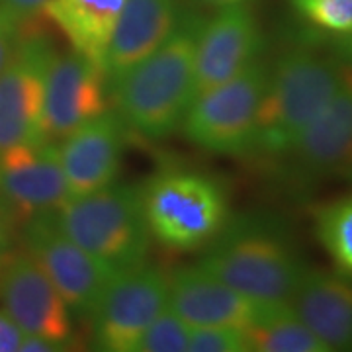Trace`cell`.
Here are the masks:
<instances>
[{
	"instance_id": "cell-21",
	"label": "cell",
	"mask_w": 352,
	"mask_h": 352,
	"mask_svg": "<svg viewBox=\"0 0 352 352\" xmlns=\"http://www.w3.org/2000/svg\"><path fill=\"white\" fill-rule=\"evenodd\" d=\"M314 229L335 270L352 276V194L317 206Z\"/></svg>"
},
{
	"instance_id": "cell-24",
	"label": "cell",
	"mask_w": 352,
	"mask_h": 352,
	"mask_svg": "<svg viewBox=\"0 0 352 352\" xmlns=\"http://www.w3.org/2000/svg\"><path fill=\"white\" fill-rule=\"evenodd\" d=\"M188 352H249V342L241 329L190 325Z\"/></svg>"
},
{
	"instance_id": "cell-17",
	"label": "cell",
	"mask_w": 352,
	"mask_h": 352,
	"mask_svg": "<svg viewBox=\"0 0 352 352\" xmlns=\"http://www.w3.org/2000/svg\"><path fill=\"white\" fill-rule=\"evenodd\" d=\"M289 305L331 351H352V276L305 268Z\"/></svg>"
},
{
	"instance_id": "cell-5",
	"label": "cell",
	"mask_w": 352,
	"mask_h": 352,
	"mask_svg": "<svg viewBox=\"0 0 352 352\" xmlns=\"http://www.w3.org/2000/svg\"><path fill=\"white\" fill-rule=\"evenodd\" d=\"M145 219L155 239L175 252L204 249L231 217L223 184L198 170H164L143 188Z\"/></svg>"
},
{
	"instance_id": "cell-10",
	"label": "cell",
	"mask_w": 352,
	"mask_h": 352,
	"mask_svg": "<svg viewBox=\"0 0 352 352\" xmlns=\"http://www.w3.org/2000/svg\"><path fill=\"white\" fill-rule=\"evenodd\" d=\"M286 176L303 190L321 180L352 176V71L282 159Z\"/></svg>"
},
{
	"instance_id": "cell-13",
	"label": "cell",
	"mask_w": 352,
	"mask_h": 352,
	"mask_svg": "<svg viewBox=\"0 0 352 352\" xmlns=\"http://www.w3.org/2000/svg\"><path fill=\"white\" fill-rule=\"evenodd\" d=\"M104 67L69 51L53 57L43 94V138L59 143L76 127L108 110Z\"/></svg>"
},
{
	"instance_id": "cell-12",
	"label": "cell",
	"mask_w": 352,
	"mask_h": 352,
	"mask_svg": "<svg viewBox=\"0 0 352 352\" xmlns=\"http://www.w3.org/2000/svg\"><path fill=\"white\" fill-rule=\"evenodd\" d=\"M0 302L8 317L28 335L73 342V314L28 251H10L2 258Z\"/></svg>"
},
{
	"instance_id": "cell-30",
	"label": "cell",
	"mask_w": 352,
	"mask_h": 352,
	"mask_svg": "<svg viewBox=\"0 0 352 352\" xmlns=\"http://www.w3.org/2000/svg\"><path fill=\"white\" fill-rule=\"evenodd\" d=\"M10 219L6 217L4 210L0 208V263L10 252V231H8Z\"/></svg>"
},
{
	"instance_id": "cell-19",
	"label": "cell",
	"mask_w": 352,
	"mask_h": 352,
	"mask_svg": "<svg viewBox=\"0 0 352 352\" xmlns=\"http://www.w3.org/2000/svg\"><path fill=\"white\" fill-rule=\"evenodd\" d=\"M126 0H47L41 14L57 25L71 50L104 67Z\"/></svg>"
},
{
	"instance_id": "cell-31",
	"label": "cell",
	"mask_w": 352,
	"mask_h": 352,
	"mask_svg": "<svg viewBox=\"0 0 352 352\" xmlns=\"http://www.w3.org/2000/svg\"><path fill=\"white\" fill-rule=\"evenodd\" d=\"M206 6H214V8H223V6H233V4H245L247 0H196Z\"/></svg>"
},
{
	"instance_id": "cell-11",
	"label": "cell",
	"mask_w": 352,
	"mask_h": 352,
	"mask_svg": "<svg viewBox=\"0 0 352 352\" xmlns=\"http://www.w3.org/2000/svg\"><path fill=\"white\" fill-rule=\"evenodd\" d=\"M69 198L59 145L36 141L0 153V208L14 221L57 210Z\"/></svg>"
},
{
	"instance_id": "cell-4",
	"label": "cell",
	"mask_w": 352,
	"mask_h": 352,
	"mask_svg": "<svg viewBox=\"0 0 352 352\" xmlns=\"http://www.w3.org/2000/svg\"><path fill=\"white\" fill-rule=\"evenodd\" d=\"M53 217L65 235L116 274L147 261L151 233L143 188L135 184L112 182L85 196L67 198L53 210Z\"/></svg>"
},
{
	"instance_id": "cell-15",
	"label": "cell",
	"mask_w": 352,
	"mask_h": 352,
	"mask_svg": "<svg viewBox=\"0 0 352 352\" xmlns=\"http://www.w3.org/2000/svg\"><path fill=\"white\" fill-rule=\"evenodd\" d=\"M126 129L120 113L106 110L57 143L69 198L104 188L118 178L126 151Z\"/></svg>"
},
{
	"instance_id": "cell-23",
	"label": "cell",
	"mask_w": 352,
	"mask_h": 352,
	"mask_svg": "<svg viewBox=\"0 0 352 352\" xmlns=\"http://www.w3.org/2000/svg\"><path fill=\"white\" fill-rule=\"evenodd\" d=\"M188 344L190 325L166 303L139 337L133 352H188Z\"/></svg>"
},
{
	"instance_id": "cell-16",
	"label": "cell",
	"mask_w": 352,
	"mask_h": 352,
	"mask_svg": "<svg viewBox=\"0 0 352 352\" xmlns=\"http://www.w3.org/2000/svg\"><path fill=\"white\" fill-rule=\"evenodd\" d=\"M272 302H258L231 288L208 270L180 266L168 276V307L188 325H219L247 331Z\"/></svg>"
},
{
	"instance_id": "cell-14",
	"label": "cell",
	"mask_w": 352,
	"mask_h": 352,
	"mask_svg": "<svg viewBox=\"0 0 352 352\" xmlns=\"http://www.w3.org/2000/svg\"><path fill=\"white\" fill-rule=\"evenodd\" d=\"M266 39L247 4L217 8L201 24L196 47L194 96L226 82L263 55Z\"/></svg>"
},
{
	"instance_id": "cell-2",
	"label": "cell",
	"mask_w": 352,
	"mask_h": 352,
	"mask_svg": "<svg viewBox=\"0 0 352 352\" xmlns=\"http://www.w3.org/2000/svg\"><path fill=\"white\" fill-rule=\"evenodd\" d=\"M204 20L184 6L170 36L112 88L124 124L143 139L161 141L182 126L194 98L196 47Z\"/></svg>"
},
{
	"instance_id": "cell-6",
	"label": "cell",
	"mask_w": 352,
	"mask_h": 352,
	"mask_svg": "<svg viewBox=\"0 0 352 352\" xmlns=\"http://www.w3.org/2000/svg\"><path fill=\"white\" fill-rule=\"evenodd\" d=\"M266 75L268 63L256 59L239 75L194 96L180 126L184 138L204 151L247 157Z\"/></svg>"
},
{
	"instance_id": "cell-27",
	"label": "cell",
	"mask_w": 352,
	"mask_h": 352,
	"mask_svg": "<svg viewBox=\"0 0 352 352\" xmlns=\"http://www.w3.org/2000/svg\"><path fill=\"white\" fill-rule=\"evenodd\" d=\"M24 331L14 323L4 309H0V352L20 351Z\"/></svg>"
},
{
	"instance_id": "cell-1",
	"label": "cell",
	"mask_w": 352,
	"mask_h": 352,
	"mask_svg": "<svg viewBox=\"0 0 352 352\" xmlns=\"http://www.w3.org/2000/svg\"><path fill=\"white\" fill-rule=\"evenodd\" d=\"M346 65L315 38L284 50L268 65L251 151L247 157L280 161L296 139L337 94Z\"/></svg>"
},
{
	"instance_id": "cell-26",
	"label": "cell",
	"mask_w": 352,
	"mask_h": 352,
	"mask_svg": "<svg viewBox=\"0 0 352 352\" xmlns=\"http://www.w3.org/2000/svg\"><path fill=\"white\" fill-rule=\"evenodd\" d=\"M47 0H0V8L10 14L20 24H30L41 16V10Z\"/></svg>"
},
{
	"instance_id": "cell-3",
	"label": "cell",
	"mask_w": 352,
	"mask_h": 352,
	"mask_svg": "<svg viewBox=\"0 0 352 352\" xmlns=\"http://www.w3.org/2000/svg\"><path fill=\"white\" fill-rule=\"evenodd\" d=\"M198 266L252 300L272 303H289L307 268L288 226L272 214L229 217Z\"/></svg>"
},
{
	"instance_id": "cell-22",
	"label": "cell",
	"mask_w": 352,
	"mask_h": 352,
	"mask_svg": "<svg viewBox=\"0 0 352 352\" xmlns=\"http://www.w3.org/2000/svg\"><path fill=\"white\" fill-rule=\"evenodd\" d=\"M292 10L314 28V34H352V0H288Z\"/></svg>"
},
{
	"instance_id": "cell-25",
	"label": "cell",
	"mask_w": 352,
	"mask_h": 352,
	"mask_svg": "<svg viewBox=\"0 0 352 352\" xmlns=\"http://www.w3.org/2000/svg\"><path fill=\"white\" fill-rule=\"evenodd\" d=\"M24 25L0 8V73L6 69V65L10 63L12 55L18 50L24 36Z\"/></svg>"
},
{
	"instance_id": "cell-28",
	"label": "cell",
	"mask_w": 352,
	"mask_h": 352,
	"mask_svg": "<svg viewBox=\"0 0 352 352\" xmlns=\"http://www.w3.org/2000/svg\"><path fill=\"white\" fill-rule=\"evenodd\" d=\"M69 349H71V344H67V342L39 337V335H28V333H24V339L20 344L22 352H63Z\"/></svg>"
},
{
	"instance_id": "cell-7",
	"label": "cell",
	"mask_w": 352,
	"mask_h": 352,
	"mask_svg": "<svg viewBox=\"0 0 352 352\" xmlns=\"http://www.w3.org/2000/svg\"><path fill=\"white\" fill-rule=\"evenodd\" d=\"M168 303V276L147 261L118 272L90 315L92 346L104 352H133L151 321Z\"/></svg>"
},
{
	"instance_id": "cell-20",
	"label": "cell",
	"mask_w": 352,
	"mask_h": 352,
	"mask_svg": "<svg viewBox=\"0 0 352 352\" xmlns=\"http://www.w3.org/2000/svg\"><path fill=\"white\" fill-rule=\"evenodd\" d=\"M249 352H329L289 303H268L263 315L245 331Z\"/></svg>"
},
{
	"instance_id": "cell-18",
	"label": "cell",
	"mask_w": 352,
	"mask_h": 352,
	"mask_svg": "<svg viewBox=\"0 0 352 352\" xmlns=\"http://www.w3.org/2000/svg\"><path fill=\"white\" fill-rule=\"evenodd\" d=\"M184 10L180 0H126L104 59L106 80L112 88L129 69L157 50L175 30Z\"/></svg>"
},
{
	"instance_id": "cell-8",
	"label": "cell",
	"mask_w": 352,
	"mask_h": 352,
	"mask_svg": "<svg viewBox=\"0 0 352 352\" xmlns=\"http://www.w3.org/2000/svg\"><path fill=\"white\" fill-rule=\"evenodd\" d=\"M25 251L43 268L69 311L90 319L116 272L65 235L53 212L30 217L22 231Z\"/></svg>"
},
{
	"instance_id": "cell-29",
	"label": "cell",
	"mask_w": 352,
	"mask_h": 352,
	"mask_svg": "<svg viewBox=\"0 0 352 352\" xmlns=\"http://www.w3.org/2000/svg\"><path fill=\"white\" fill-rule=\"evenodd\" d=\"M325 45L340 63H344L352 71V34H349V36H335V38L329 36L325 39Z\"/></svg>"
},
{
	"instance_id": "cell-9",
	"label": "cell",
	"mask_w": 352,
	"mask_h": 352,
	"mask_svg": "<svg viewBox=\"0 0 352 352\" xmlns=\"http://www.w3.org/2000/svg\"><path fill=\"white\" fill-rule=\"evenodd\" d=\"M57 55L43 32L22 36L10 63L0 73V153L43 138V94Z\"/></svg>"
}]
</instances>
